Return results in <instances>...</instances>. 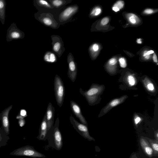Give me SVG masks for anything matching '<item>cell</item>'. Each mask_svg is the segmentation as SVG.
<instances>
[{
  "instance_id": "cell-4",
  "label": "cell",
  "mask_w": 158,
  "mask_h": 158,
  "mask_svg": "<svg viewBox=\"0 0 158 158\" xmlns=\"http://www.w3.org/2000/svg\"><path fill=\"white\" fill-rule=\"evenodd\" d=\"M34 16L36 19L46 26L53 29H57L59 27L58 23L50 13L39 11L35 13Z\"/></svg>"
},
{
  "instance_id": "cell-35",
  "label": "cell",
  "mask_w": 158,
  "mask_h": 158,
  "mask_svg": "<svg viewBox=\"0 0 158 158\" xmlns=\"http://www.w3.org/2000/svg\"><path fill=\"white\" fill-rule=\"evenodd\" d=\"M141 120V118L138 116H137L135 118L134 123L135 125H137L140 122Z\"/></svg>"
},
{
  "instance_id": "cell-24",
  "label": "cell",
  "mask_w": 158,
  "mask_h": 158,
  "mask_svg": "<svg viewBox=\"0 0 158 158\" xmlns=\"http://www.w3.org/2000/svg\"><path fill=\"white\" fill-rule=\"evenodd\" d=\"M144 84L147 89L149 91L153 92L155 90V87L153 84L149 80H147L145 78L144 80Z\"/></svg>"
},
{
  "instance_id": "cell-20",
  "label": "cell",
  "mask_w": 158,
  "mask_h": 158,
  "mask_svg": "<svg viewBox=\"0 0 158 158\" xmlns=\"http://www.w3.org/2000/svg\"><path fill=\"white\" fill-rule=\"evenodd\" d=\"M48 1L54 7L58 8L62 7L67 4L71 3L72 0H49Z\"/></svg>"
},
{
  "instance_id": "cell-6",
  "label": "cell",
  "mask_w": 158,
  "mask_h": 158,
  "mask_svg": "<svg viewBox=\"0 0 158 158\" xmlns=\"http://www.w3.org/2000/svg\"><path fill=\"white\" fill-rule=\"evenodd\" d=\"M24 37V33L18 28L14 23H12L7 30L6 40L7 42L23 39Z\"/></svg>"
},
{
  "instance_id": "cell-1",
  "label": "cell",
  "mask_w": 158,
  "mask_h": 158,
  "mask_svg": "<svg viewBox=\"0 0 158 158\" xmlns=\"http://www.w3.org/2000/svg\"><path fill=\"white\" fill-rule=\"evenodd\" d=\"M103 89L102 86L93 84L88 90L83 91L80 88L79 92L85 98L90 105H93L97 102Z\"/></svg>"
},
{
  "instance_id": "cell-13",
  "label": "cell",
  "mask_w": 158,
  "mask_h": 158,
  "mask_svg": "<svg viewBox=\"0 0 158 158\" xmlns=\"http://www.w3.org/2000/svg\"><path fill=\"white\" fill-rule=\"evenodd\" d=\"M55 108L51 102H49L45 113L48 131L53 127Z\"/></svg>"
},
{
  "instance_id": "cell-19",
  "label": "cell",
  "mask_w": 158,
  "mask_h": 158,
  "mask_svg": "<svg viewBox=\"0 0 158 158\" xmlns=\"http://www.w3.org/2000/svg\"><path fill=\"white\" fill-rule=\"evenodd\" d=\"M6 6L5 0H0V21L2 25L5 22Z\"/></svg>"
},
{
  "instance_id": "cell-15",
  "label": "cell",
  "mask_w": 158,
  "mask_h": 158,
  "mask_svg": "<svg viewBox=\"0 0 158 158\" xmlns=\"http://www.w3.org/2000/svg\"><path fill=\"white\" fill-rule=\"evenodd\" d=\"M128 98L127 95L123 96L119 98L114 99L110 102L104 108L102 111V114H104L113 107L121 104Z\"/></svg>"
},
{
  "instance_id": "cell-21",
  "label": "cell",
  "mask_w": 158,
  "mask_h": 158,
  "mask_svg": "<svg viewBox=\"0 0 158 158\" xmlns=\"http://www.w3.org/2000/svg\"><path fill=\"white\" fill-rule=\"evenodd\" d=\"M10 137L7 135L4 130L0 127V149L1 147L5 146L7 144V142L10 139Z\"/></svg>"
},
{
  "instance_id": "cell-9",
  "label": "cell",
  "mask_w": 158,
  "mask_h": 158,
  "mask_svg": "<svg viewBox=\"0 0 158 158\" xmlns=\"http://www.w3.org/2000/svg\"><path fill=\"white\" fill-rule=\"evenodd\" d=\"M51 37L52 51L59 57H60L65 50L62 38L57 35H52Z\"/></svg>"
},
{
  "instance_id": "cell-36",
  "label": "cell",
  "mask_w": 158,
  "mask_h": 158,
  "mask_svg": "<svg viewBox=\"0 0 158 158\" xmlns=\"http://www.w3.org/2000/svg\"><path fill=\"white\" fill-rule=\"evenodd\" d=\"M153 10L150 9H145L144 11V13L146 14H151L153 13Z\"/></svg>"
},
{
  "instance_id": "cell-39",
  "label": "cell",
  "mask_w": 158,
  "mask_h": 158,
  "mask_svg": "<svg viewBox=\"0 0 158 158\" xmlns=\"http://www.w3.org/2000/svg\"><path fill=\"white\" fill-rule=\"evenodd\" d=\"M155 137L156 138V139L158 141V132L157 131H156L155 133Z\"/></svg>"
},
{
  "instance_id": "cell-16",
  "label": "cell",
  "mask_w": 158,
  "mask_h": 158,
  "mask_svg": "<svg viewBox=\"0 0 158 158\" xmlns=\"http://www.w3.org/2000/svg\"><path fill=\"white\" fill-rule=\"evenodd\" d=\"M140 146L145 154L149 157H151L153 152L150 143L144 137L140 138L139 140Z\"/></svg>"
},
{
  "instance_id": "cell-38",
  "label": "cell",
  "mask_w": 158,
  "mask_h": 158,
  "mask_svg": "<svg viewBox=\"0 0 158 158\" xmlns=\"http://www.w3.org/2000/svg\"><path fill=\"white\" fill-rule=\"evenodd\" d=\"M130 158H138L137 156H136V154L135 153L133 152V153Z\"/></svg>"
},
{
  "instance_id": "cell-14",
  "label": "cell",
  "mask_w": 158,
  "mask_h": 158,
  "mask_svg": "<svg viewBox=\"0 0 158 158\" xmlns=\"http://www.w3.org/2000/svg\"><path fill=\"white\" fill-rule=\"evenodd\" d=\"M48 131L45 114L40 124L39 130V134L36 138L40 140H45L47 139Z\"/></svg>"
},
{
  "instance_id": "cell-40",
  "label": "cell",
  "mask_w": 158,
  "mask_h": 158,
  "mask_svg": "<svg viewBox=\"0 0 158 158\" xmlns=\"http://www.w3.org/2000/svg\"><path fill=\"white\" fill-rule=\"evenodd\" d=\"M140 39H138L137 40V42L138 43H139V44H141V41H139L140 40Z\"/></svg>"
},
{
  "instance_id": "cell-34",
  "label": "cell",
  "mask_w": 158,
  "mask_h": 158,
  "mask_svg": "<svg viewBox=\"0 0 158 158\" xmlns=\"http://www.w3.org/2000/svg\"><path fill=\"white\" fill-rule=\"evenodd\" d=\"M109 21V18L107 17L103 18L101 21V24L102 25L107 24Z\"/></svg>"
},
{
  "instance_id": "cell-18",
  "label": "cell",
  "mask_w": 158,
  "mask_h": 158,
  "mask_svg": "<svg viewBox=\"0 0 158 158\" xmlns=\"http://www.w3.org/2000/svg\"><path fill=\"white\" fill-rule=\"evenodd\" d=\"M44 60L45 61L48 63H53L57 60L56 55L52 51H47L44 56Z\"/></svg>"
},
{
  "instance_id": "cell-26",
  "label": "cell",
  "mask_w": 158,
  "mask_h": 158,
  "mask_svg": "<svg viewBox=\"0 0 158 158\" xmlns=\"http://www.w3.org/2000/svg\"><path fill=\"white\" fill-rule=\"evenodd\" d=\"M127 81L131 86L134 85L136 83V80L134 76L131 75H128L127 77Z\"/></svg>"
},
{
  "instance_id": "cell-3",
  "label": "cell",
  "mask_w": 158,
  "mask_h": 158,
  "mask_svg": "<svg viewBox=\"0 0 158 158\" xmlns=\"http://www.w3.org/2000/svg\"><path fill=\"white\" fill-rule=\"evenodd\" d=\"M54 86L56 100L57 105L61 107L64 102L65 89L61 79L57 75L54 78Z\"/></svg>"
},
{
  "instance_id": "cell-2",
  "label": "cell",
  "mask_w": 158,
  "mask_h": 158,
  "mask_svg": "<svg viewBox=\"0 0 158 158\" xmlns=\"http://www.w3.org/2000/svg\"><path fill=\"white\" fill-rule=\"evenodd\" d=\"M10 155L15 156H27L34 158L46 157L45 155L35 150L33 146L29 145L15 149L11 152Z\"/></svg>"
},
{
  "instance_id": "cell-37",
  "label": "cell",
  "mask_w": 158,
  "mask_h": 158,
  "mask_svg": "<svg viewBox=\"0 0 158 158\" xmlns=\"http://www.w3.org/2000/svg\"><path fill=\"white\" fill-rule=\"evenodd\" d=\"M153 61L155 63H157V56L155 53H154L153 56Z\"/></svg>"
},
{
  "instance_id": "cell-33",
  "label": "cell",
  "mask_w": 158,
  "mask_h": 158,
  "mask_svg": "<svg viewBox=\"0 0 158 158\" xmlns=\"http://www.w3.org/2000/svg\"><path fill=\"white\" fill-rule=\"evenodd\" d=\"M18 120V124L20 127H23L25 125L26 121L24 118H19Z\"/></svg>"
},
{
  "instance_id": "cell-28",
  "label": "cell",
  "mask_w": 158,
  "mask_h": 158,
  "mask_svg": "<svg viewBox=\"0 0 158 158\" xmlns=\"http://www.w3.org/2000/svg\"><path fill=\"white\" fill-rule=\"evenodd\" d=\"M99 49L98 45L96 44H94L92 45L90 47L89 50L90 54L94 52H97Z\"/></svg>"
},
{
  "instance_id": "cell-29",
  "label": "cell",
  "mask_w": 158,
  "mask_h": 158,
  "mask_svg": "<svg viewBox=\"0 0 158 158\" xmlns=\"http://www.w3.org/2000/svg\"><path fill=\"white\" fill-rule=\"evenodd\" d=\"M129 17V20L133 24H135L137 22V17L134 14H130Z\"/></svg>"
},
{
  "instance_id": "cell-31",
  "label": "cell",
  "mask_w": 158,
  "mask_h": 158,
  "mask_svg": "<svg viewBox=\"0 0 158 158\" xmlns=\"http://www.w3.org/2000/svg\"><path fill=\"white\" fill-rule=\"evenodd\" d=\"M154 52L152 50H150L148 51H145L143 53V56L144 57L145 59H148L149 58V55L153 53Z\"/></svg>"
},
{
  "instance_id": "cell-8",
  "label": "cell",
  "mask_w": 158,
  "mask_h": 158,
  "mask_svg": "<svg viewBox=\"0 0 158 158\" xmlns=\"http://www.w3.org/2000/svg\"><path fill=\"white\" fill-rule=\"evenodd\" d=\"M79 9L77 4L69 6L64 9L60 14L59 20L60 22H65L69 20L77 13Z\"/></svg>"
},
{
  "instance_id": "cell-25",
  "label": "cell",
  "mask_w": 158,
  "mask_h": 158,
  "mask_svg": "<svg viewBox=\"0 0 158 158\" xmlns=\"http://www.w3.org/2000/svg\"><path fill=\"white\" fill-rule=\"evenodd\" d=\"M101 10L99 7L94 8L90 12L89 15L90 16L94 17L97 16L101 13Z\"/></svg>"
},
{
  "instance_id": "cell-12",
  "label": "cell",
  "mask_w": 158,
  "mask_h": 158,
  "mask_svg": "<svg viewBox=\"0 0 158 158\" xmlns=\"http://www.w3.org/2000/svg\"><path fill=\"white\" fill-rule=\"evenodd\" d=\"M70 106L73 113L79 119L80 123L87 126V122L82 113L81 108L78 104L76 102L72 100L70 102Z\"/></svg>"
},
{
  "instance_id": "cell-32",
  "label": "cell",
  "mask_w": 158,
  "mask_h": 158,
  "mask_svg": "<svg viewBox=\"0 0 158 158\" xmlns=\"http://www.w3.org/2000/svg\"><path fill=\"white\" fill-rule=\"evenodd\" d=\"M117 60L115 58H112L110 59L108 61V64L109 65L113 66L116 64Z\"/></svg>"
},
{
  "instance_id": "cell-27",
  "label": "cell",
  "mask_w": 158,
  "mask_h": 158,
  "mask_svg": "<svg viewBox=\"0 0 158 158\" xmlns=\"http://www.w3.org/2000/svg\"><path fill=\"white\" fill-rule=\"evenodd\" d=\"M27 116V111L25 110L22 109L19 111L18 114L16 116L17 119L24 118Z\"/></svg>"
},
{
  "instance_id": "cell-17",
  "label": "cell",
  "mask_w": 158,
  "mask_h": 158,
  "mask_svg": "<svg viewBox=\"0 0 158 158\" xmlns=\"http://www.w3.org/2000/svg\"><path fill=\"white\" fill-rule=\"evenodd\" d=\"M33 4L36 9L38 10L40 8H44L48 9H52L54 8L47 1L42 0H36L33 1Z\"/></svg>"
},
{
  "instance_id": "cell-7",
  "label": "cell",
  "mask_w": 158,
  "mask_h": 158,
  "mask_svg": "<svg viewBox=\"0 0 158 158\" xmlns=\"http://www.w3.org/2000/svg\"><path fill=\"white\" fill-rule=\"evenodd\" d=\"M59 120L57 117L54 126L53 127V146L57 151L60 150L63 147V138L59 128Z\"/></svg>"
},
{
  "instance_id": "cell-5",
  "label": "cell",
  "mask_w": 158,
  "mask_h": 158,
  "mask_svg": "<svg viewBox=\"0 0 158 158\" xmlns=\"http://www.w3.org/2000/svg\"><path fill=\"white\" fill-rule=\"evenodd\" d=\"M69 120L74 129L82 136L89 141H95L94 138L90 135L87 126L78 122L71 114Z\"/></svg>"
},
{
  "instance_id": "cell-22",
  "label": "cell",
  "mask_w": 158,
  "mask_h": 158,
  "mask_svg": "<svg viewBox=\"0 0 158 158\" xmlns=\"http://www.w3.org/2000/svg\"><path fill=\"white\" fill-rule=\"evenodd\" d=\"M150 144L152 148L153 153L157 155L158 152V141L150 139L149 140Z\"/></svg>"
},
{
  "instance_id": "cell-11",
  "label": "cell",
  "mask_w": 158,
  "mask_h": 158,
  "mask_svg": "<svg viewBox=\"0 0 158 158\" xmlns=\"http://www.w3.org/2000/svg\"><path fill=\"white\" fill-rule=\"evenodd\" d=\"M12 107L13 105H11L4 109L0 113V121L1 122V127L4 130L7 135L10 133V123L9 114Z\"/></svg>"
},
{
  "instance_id": "cell-10",
  "label": "cell",
  "mask_w": 158,
  "mask_h": 158,
  "mask_svg": "<svg viewBox=\"0 0 158 158\" xmlns=\"http://www.w3.org/2000/svg\"><path fill=\"white\" fill-rule=\"evenodd\" d=\"M67 61L68 65V76L70 79L74 82L77 75V65L74 57L71 52L69 53L68 55Z\"/></svg>"
},
{
  "instance_id": "cell-23",
  "label": "cell",
  "mask_w": 158,
  "mask_h": 158,
  "mask_svg": "<svg viewBox=\"0 0 158 158\" xmlns=\"http://www.w3.org/2000/svg\"><path fill=\"white\" fill-rule=\"evenodd\" d=\"M124 6V2L123 1H119L117 2L114 5L112 9L115 12H117L123 8Z\"/></svg>"
},
{
  "instance_id": "cell-30",
  "label": "cell",
  "mask_w": 158,
  "mask_h": 158,
  "mask_svg": "<svg viewBox=\"0 0 158 158\" xmlns=\"http://www.w3.org/2000/svg\"><path fill=\"white\" fill-rule=\"evenodd\" d=\"M120 66L122 68H125L127 66L125 59L123 57H121L119 59Z\"/></svg>"
}]
</instances>
